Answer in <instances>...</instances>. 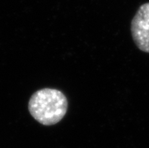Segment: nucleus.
Wrapping results in <instances>:
<instances>
[{
  "label": "nucleus",
  "mask_w": 149,
  "mask_h": 148,
  "mask_svg": "<svg viewBox=\"0 0 149 148\" xmlns=\"http://www.w3.org/2000/svg\"><path fill=\"white\" fill-rule=\"evenodd\" d=\"M68 98L62 92L55 88H45L31 95L28 110L33 118L43 126H53L66 115Z\"/></svg>",
  "instance_id": "nucleus-1"
},
{
  "label": "nucleus",
  "mask_w": 149,
  "mask_h": 148,
  "mask_svg": "<svg viewBox=\"0 0 149 148\" xmlns=\"http://www.w3.org/2000/svg\"><path fill=\"white\" fill-rule=\"evenodd\" d=\"M131 34L140 51L149 53V2L143 4L131 21Z\"/></svg>",
  "instance_id": "nucleus-2"
}]
</instances>
